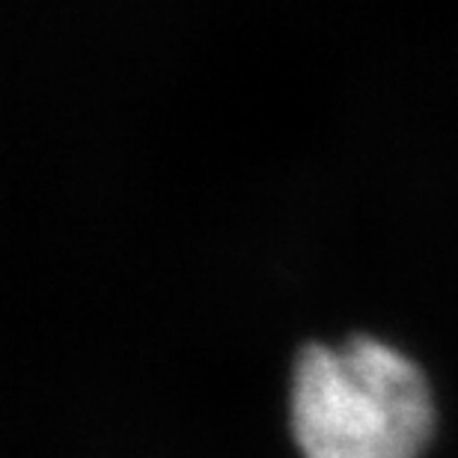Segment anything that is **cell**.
Returning <instances> with one entry per match:
<instances>
[{
  "mask_svg": "<svg viewBox=\"0 0 458 458\" xmlns=\"http://www.w3.org/2000/svg\"><path fill=\"white\" fill-rule=\"evenodd\" d=\"M435 393L414 357L369 334L310 343L289 375V432L301 458H423Z\"/></svg>",
  "mask_w": 458,
  "mask_h": 458,
  "instance_id": "1",
  "label": "cell"
}]
</instances>
